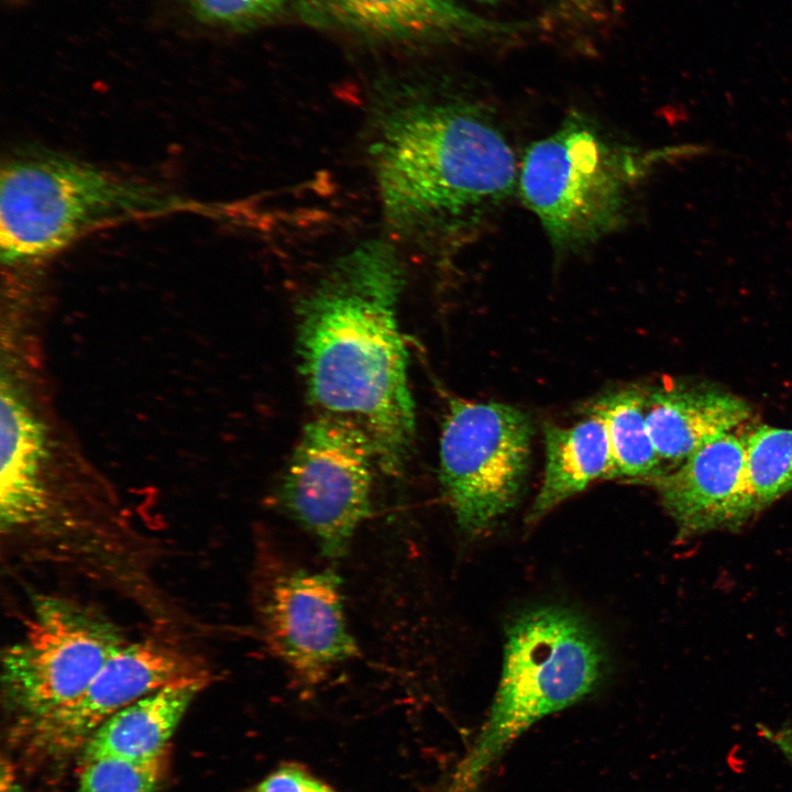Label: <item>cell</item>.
<instances>
[{
	"mask_svg": "<svg viewBox=\"0 0 792 792\" xmlns=\"http://www.w3.org/2000/svg\"><path fill=\"white\" fill-rule=\"evenodd\" d=\"M365 155L388 232L420 250L455 239L516 179L513 151L491 118L414 69L370 89Z\"/></svg>",
	"mask_w": 792,
	"mask_h": 792,
	"instance_id": "6da1fadb",
	"label": "cell"
},
{
	"mask_svg": "<svg viewBox=\"0 0 792 792\" xmlns=\"http://www.w3.org/2000/svg\"><path fill=\"white\" fill-rule=\"evenodd\" d=\"M405 284L396 245L367 239L339 255L296 307L299 372L310 405L318 416L360 429L388 474L405 465L416 425L398 322Z\"/></svg>",
	"mask_w": 792,
	"mask_h": 792,
	"instance_id": "7a4b0ae2",
	"label": "cell"
},
{
	"mask_svg": "<svg viewBox=\"0 0 792 792\" xmlns=\"http://www.w3.org/2000/svg\"><path fill=\"white\" fill-rule=\"evenodd\" d=\"M604 669L602 646L579 615L546 606L517 616L507 630L491 711L446 792H477L524 732L593 692Z\"/></svg>",
	"mask_w": 792,
	"mask_h": 792,
	"instance_id": "3957f363",
	"label": "cell"
},
{
	"mask_svg": "<svg viewBox=\"0 0 792 792\" xmlns=\"http://www.w3.org/2000/svg\"><path fill=\"white\" fill-rule=\"evenodd\" d=\"M187 206L156 187L63 154L28 151L1 168V261L14 266L44 260L96 227Z\"/></svg>",
	"mask_w": 792,
	"mask_h": 792,
	"instance_id": "277c9868",
	"label": "cell"
},
{
	"mask_svg": "<svg viewBox=\"0 0 792 792\" xmlns=\"http://www.w3.org/2000/svg\"><path fill=\"white\" fill-rule=\"evenodd\" d=\"M573 113L527 150L521 196L557 250L586 246L616 229L629 188L647 165Z\"/></svg>",
	"mask_w": 792,
	"mask_h": 792,
	"instance_id": "5b68a950",
	"label": "cell"
},
{
	"mask_svg": "<svg viewBox=\"0 0 792 792\" xmlns=\"http://www.w3.org/2000/svg\"><path fill=\"white\" fill-rule=\"evenodd\" d=\"M127 640L90 608L67 598H36L20 638L1 661V689L16 723L78 696Z\"/></svg>",
	"mask_w": 792,
	"mask_h": 792,
	"instance_id": "8992f818",
	"label": "cell"
},
{
	"mask_svg": "<svg viewBox=\"0 0 792 792\" xmlns=\"http://www.w3.org/2000/svg\"><path fill=\"white\" fill-rule=\"evenodd\" d=\"M531 435L528 417L513 406L450 398L440 437V482L465 532H483L515 506Z\"/></svg>",
	"mask_w": 792,
	"mask_h": 792,
	"instance_id": "52a82bcc",
	"label": "cell"
},
{
	"mask_svg": "<svg viewBox=\"0 0 792 792\" xmlns=\"http://www.w3.org/2000/svg\"><path fill=\"white\" fill-rule=\"evenodd\" d=\"M369 438L353 425L318 416L304 428L278 492L283 510L312 537L323 556L343 557L371 513Z\"/></svg>",
	"mask_w": 792,
	"mask_h": 792,
	"instance_id": "ba28073f",
	"label": "cell"
},
{
	"mask_svg": "<svg viewBox=\"0 0 792 792\" xmlns=\"http://www.w3.org/2000/svg\"><path fill=\"white\" fill-rule=\"evenodd\" d=\"M342 580L332 570H284L257 595L270 650L300 682L315 685L359 654L346 622Z\"/></svg>",
	"mask_w": 792,
	"mask_h": 792,
	"instance_id": "9c48e42d",
	"label": "cell"
},
{
	"mask_svg": "<svg viewBox=\"0 0 792 792\" xmlns=\"http://www.w3.org/2000/svg\"><path fill=\"white\" fill-rule=\"evenodd\" d=\"M206 671L190 653L157 638L127 642L74 700L16 723L30 748L50 756L82 749L112 715L167 683Z\"/></svg>",
	"mask_w": 792,
	"mask_h": 792,
	"instance_id": "30bf717a",
	"label": "cell"
},
{
	"mask_svg": "<svg viewBox=\"0 0 792 792\" xmlns=\"http://www.w3.org/2000/svg\"><path fill=\"white\" fill-rule=\"evenodd\" d=\"M737 431L707 442L650 482L679 537L738 530L760 512L748 474L745 435Z\"/></svg>",
	"mask_w": 792,
	"mask_h": 792,
	"instance_id": "8fae6325",
	"label": "cell"
},
{
	"mask_svg": "<svg viewBox=\"0 0 792 792\" xmlns=\"http://www.w3.org/2000/svg\"><path fill=\"white\" fill-rule=\"evenodd\" d=\"M307 24L370 41L416 44L501 30L453 0H290Z\"/></svg>",
	"mask_w": 792,
	"mask_h": 792,
	"instance_id": "7c38bea8",
	"label": "cell"
},
{
	"mask_svg": "<svg viewBox=\"0 0 792 792\" xmlns=\"http://www.w3.org/2000/svg\"><path fill=\"white\" fill-rule=\"evenodd\" d=\"M751 417L739 396L712 387H660L646 393V421L662 461L673 468Z\"/></svg>",
	"mask_w": 792,
	"mask_h": 792,
	"instance_id": "4fadbf2b",
	"label": "cell"
},
{
	"mask_svg": "<svg viewBox=\"0 0 792 792\" xmlns=\"http://www.w3.org/2000/svg\"><path fill=\"white\" fill-rule=\"evenodd\" d=\"M9 377L0 384V518L12 530L38 519L45 509L42 472L47 459L44 425Z\"/></svg>",
	"mask_w": 792,
	"mask_h": 792,
	"instance_id": "5bb4252c",
	"label": "cell"
},
{
	"mask_svg": "<svg viewBox=\"0 0 792 792\" xmlns=\"http://www.w3.org/2000/svg\"><path fill=\"white\" fill-rule=\"evenodd\" d=\"M210 678L206 670L176 679L125 706L88 738L82 759L110 756L146 760L166 754L180 721Z\"/></svg>",
	"mask_w": 792,
	"mask_h": 792,
	"instance_id": "9a60e30c",
	"label": "cell"
},
{
	"mask_svg": "<svg viewBox=\"0 0 792 792\" xmlns=\"http://www.w3.org/2000/svg\"><path fill=\"white\" fill-rule=\"evenodd\" d=\"M546 465L529 519L537 520L561 502L601 477L614 475L604 420L591 413L571 427L544 424Z\"/></svg>",
	"mask_w": 792,
	"mask_h": 792,
	"instance_id": "2e32d148",
	"label": "cell"
},
{
	"mask_svg": "<svg viewBox=\"0 0 792 792\" xmlns=\"http://www.w3.org/2000/svg\"><path fill=\"white\" fill-rule=\"evenodd\" d=\"M591 413L605 424L614 462V477L651 482L667 470L646 421V393L629 388L598 399Z\"/></svg>",
	"mask_w": 792,
	"mask_h": 792,
	"instance_id": "e0dca14e",
	"label": "cell"
},
{
	"mask_svg": "<svg viewBox=\"0 0 792 792\" xmlns=\"http://www.w3.org/2000/svg\"><path fill=\"white\" fill-rule=\"evenodd\" d=\"M750 483L762 510L792 491V429L760 425L745 435Z\"/></svg>",
	"mask_w": 792,
	"mask_h": 792,
	"instance_id": "ac0fdd59",
	"label": "cell"
},
{
	"mask_svg": "<svg viewBox=\"0 0 792 792\" xmlns=\"http://www.w3.org/2000/svg\"><path fill=\"white\" fill-rule=\"evenodd\" d=\"M166 754L146 760L120 757L82 759L76 792H156Z\"/></svg>",
	"mask_w": 792,
	"mask_h": 792,
	"instance_id": "d6986e66",
	"label": "cell"
},
{
	"mask_svg": "<svg viewBox=\"0 0 792 792\" xmlns=\"http://www.w3.org/2000/svg\"><path fill=\"white\" fill-rule=\"evenodd\" d=\"M290 0H183L201 24L224 30H249L278 16Z\"/></svg>",
	"mask_w": 792,
	"mask_h": 792,
	"instance_id": "ffe728a7",
	"label": "cell"
},
{
	"mask_svg": "<svg viewBox=\"0 0 792 792\" xmlns=\"http://www.w3.org/2000/svg\"><path fill=\"white\" fill-rule=\"evenodd\" d=\"M249 792H337L306 769L296 765H284Z\"/></svg>",
	"mask_w": 792,
	"mask_h": 792,
	"instance_id": "44dd1931",
	"label": "cell"
},
{
	"mask_svg": "<svg viewBox=\"0 0 792 792\" xmlns=\"http://www.w3.org/2000/svg\"><path fill=\"white\" fill-rule=\"evenodd\" d=\"M774 743L783 751L792 765V730L783 729L773 736Z\"/></svg>",
	"mask_w": 792,
	"mask_h": 792,
	"instance_id": "7402d4cb",
	"label": "cell"
},
{
	"mask_svg": "<svg viewBox=\"0 0 792 792\" xmlns=\"http://www.w3.org/2000/svg\"><path fill=\"white\" fill-rule=\"evenodd\" d=\"M477 1L485 2V3H495L498 0H477Z\"/></svg>",
	"mask_w": 792,
	"mask_h": 792,
	"instance_id": "603a6c76",
	"label": "cell"
},
{
	"mask_svg": "<svg viewBox=\"0 0 792 792\" xmlns=\"http://www.w3.org/2000/svg\"><path fill=\"white\" fill-rule=\"evenodd\" d=\"M575 1L581 2V3H584V2H586V1H588V0H575Z\"/></svg>",
	"mask_w": 792,
	"mask_h": 792,
	"instance_id": "cb8c5ba5",
	"label": "cell"
}]
</instances>
